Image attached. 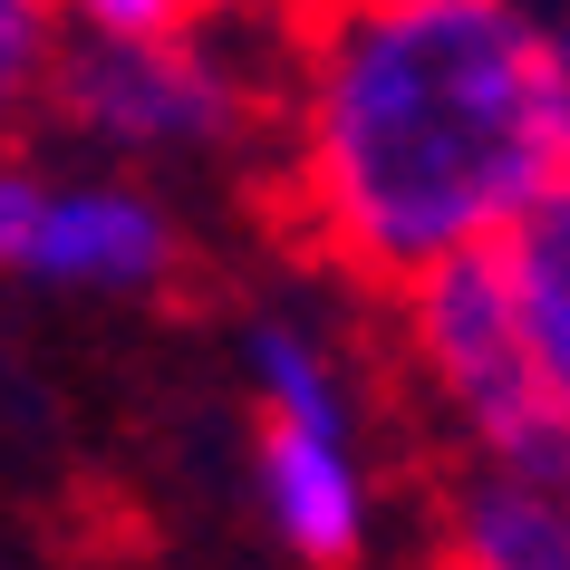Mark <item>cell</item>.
Masks as SVG:
<instances>
[{
    "label": "cell",
    "instance_id": "obj_10",
    "mask_svg": "<svg viewBox=\"0 0 570 570\" xmlns=\"http://www.w3.org/2000/svg\"><path fill=\"white\" fill-rule=\"evenodd\" d=\"M78 39H165V30H204L213 0H59Z\"/></svg>",
    "mask_w": 570,
    "mask_h": 570
},
{
    "label": "cell",
    "instance_id": "obj_2",
    "mask_svg": "<svg viewBox=\"0 0 570 570\" xmlns=\"http://www.w3.org/2000/svg\"><path fill=\"white\" fill-rule=\"evenodd\" d=\"M387 309H396L406 377H416V396L435 406V425L454 445L474 464H503V474H561L570 483L561 425L541 406L532 348H522V309H512V281H503L493 242L416 271V281H396Z\"/></svg>",
    "mask_w": 570,
    "mask_h": 570
},
{
    "label": "cell",
    "instance_id": "obj_13",
    "mask_svg": "<svg viewBox=\"0 0 570 570\" xmlns=\"http://www.w3.org/2000/svg\"><path fill=\"white\" fill-rule=\"evenodd\" d=\"M223 10H233V0H213V20H223Z\"/></svg>",
    "mask_w": 570,
    "mask_h": 570
},
{
    "label": "cell",
    "instance_id": "obj_12",
    "mask_svg": "<svg viewBox=\"0 0 570 570\" xmlns=\"http://www.w3.org/2000/svg\"><path fill=\"white\" fill-rule=\"evenodd\" d=\"M541 30H551V155L570 184V0H541Z\"/></svg>",
    "mask_w": 570,
    "mask_h": 570
},
{
    "label": "cell",
    "instance_id": "obj_8",
    "mask_svg": "<svg viewBox=\"0 0 570 570\" xmlns=\"http://www.w3.org/2000/svg\"><path fill=\"white\" fill-rule=\"evenodd\" d=\"M242 367H252V406H262V416L348 425V377H338V358L301 330V320H252Z\"/></svg>",
    "mask_w": 570,
    "mask_h": 570
},
{
    "label": "cell",
    "instance_id": "obj_7",
    "mask_svg": "<svg viewBox=\"0 0 570 570\" xmlns=\"http://www.w3.org/2000/svg\"><path fill=\"white\" fill-rule=\"evenodd\" d=\"M493 252H503L512 309H522V348H532L541 406H551L561 454H570V184H551V194H541Z\"/></svg>",
    "mask_w": 570,
    "mask_h": 570
},
{
    "label": "cell",
    "instance_id": "obj_3",
    "mask_svg": "<svg viewBox=\"0 0 570 570\" xmlns=\"http://www.w3.org/2000/svg\"><path fill=\"white\" fill-rule=\"evenodd\" d=\"M49 107L117 155H213V146H233V136H252L271 117L252 68H233L204 30L68 39L59 78H49Z\"/></svg>",
    "mask_w": 570,
    "mask_h": 570
},
{
    "label": "cell",
    "instance_id": "obj_5",
    "mask_svg": "<svg viewBox=\"0 0 570 570\" xmlns=\"http://www.w3.org/2000/svg\"><path fill=\"white\" fill-rule=\"evenodd\" d=\"M184 262L175 213L136 194V184L97 175V184H49V213H39L30 242V281L49 291H97V301H146L165 291Z\"/></svg>",
    "mask_w": 570,
    "mask_h": 570
},
{
    "label": "cell",
    "instance_id": "obj_4",
    "mask_svg": "<svg viewBox=\"0 0 570 570\" xmlns=\"http://www.w3.org/2000/svg\"><path fill=\"white\" fill-rule=\"evenodd\" d=\"M252 474H262V512L281 551H301L309 570H358L367 532H377V493H367L358 425H309V416H262L252 435Z\"/></svg>",
    "mask_w": 570,
    "mask_h": 570
},
{
    "label": "cell",
    "instance_id": "obj_1",
    "mask_svg": "<svg viewBox=\"0 0 570 570\" xmlns=\"http://www.w3.org/2000/svg\"><path fill=\"white\" fill-rule=\"evenodd\" d=\"M551 184L541 0H281L271 204L320 271L387 301Z\"/></svg>",
    "mask_w": 570,
    "mask_h": 570
},
{
    "label": "cell",
    "instance_id": "obj_9",
    "mask_svg": "<svg viewBox=\"0 0 570 570\" xmlns=\"http://www.w3.org/2000/svg\"><path fill=\"white\" fill-rule=\"evenodd\" d=\"M68 49V10L59 0H0V126L30 117Z\"/></svg>",
    "mask_w": 570,
    "mask_h": 570
},
{
    "label": "cell",
    "instance_id": "obj_11",
    "mask_svg": "<svg viewBox=\"0 0 570 570\" xmlns=\"http://www.w3.org/2000/svg\"><path fill=\"white\" fill-rule=\"evenodd\" d=\"M39 213H49V175H30V165L0 155V271H30Z\"/></svg>",
    "mask_w": 570,
    "mask_h": 570
},
{
    "label": "cell",
    "instance_id": "obj_6",
    "mask_svg": "<svg viewBox=\"0 0 570 570\" xmlns=\"http://www.w3.org/2000/svg\"><path fill=\"white\" fill-rule=\"evenodd\" d=\"M445 570H570V483L474 464L445 522Z\"/></svg>",
    "mask_w": 570,
    "mask_h": 570
}]
</instances>
